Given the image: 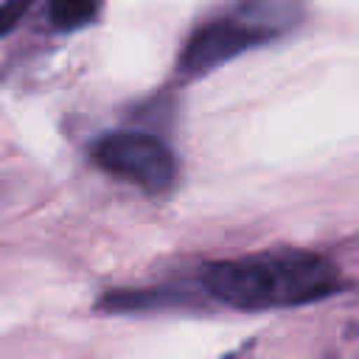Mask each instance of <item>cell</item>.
<instances>
[{
	"label": "cell",
	"instance_id": "cell-1",
	"mask_svg": "<svg viewBox=\"0 0 359 359\" xmlns=\"http://www.w3.org/2000/svg\"><path fill=\"white\" fill-rule=\"evenodd\" d=\"M202 283L216 300L241 311L303 306L342 289L337 266L303 250L216 261L205 266Z\"/></svg>",
	"mask_w": 359,
	"mask_h": 359
},
{
	"label": "cell",
	"instance_id": "cell-2",
	"mask_svg": "<svg viewBox=\"0 0 359 359\" xmlns=\"http://www.w3.org/2000/svg\"><path fill=\"white\" fill-rule=\"evenodd\" d=\"M93 157L101 168L123 177L143 191H165L177 177V160L171 149L146 132H112L93 146Z\"/></svg>",
	"mask_w": 359,
	"mask_h": 359
},
{
	"label": "cell",
	"instance_id": "cell-3",
	"mask_svg": "<svg viewBox=\"0 0 359 359\" xmlns=\"http://www.w3.org/2000/svg\"><path fill=\"white\" fill-rule=\"evenodd\" d=\"M272 34L252 25L250 20H244L241 14H230V17H219L205 22L202 28H196L191 34V39L185 42V48L180 50V73L182 76H205L210 70H216L219 65L230 62L233 56L258 48L264 42H269Z\"/></svg>",
	"mask_w": 359,
	"mask_h": 359
},
{
	"label": "cell",
	"instance_id": "cell-4",
	"mask_svg": "<svg viewBox=\"0 0 359 359\" xmlns=\"http://www.w3.org/2000/svg\"><path fill=\"white\" fill-rule=\"evenodd\" d=\"M50 22L59 31H76L95 20L98 0H48Z\"/></svg>",
	"mask_w": 359,
	"mask_h": 359
},
{
	"label": "cell",
	"instance_id": "cell-5",
	"mask_svg": "<svg viewBox=\"0 0 359 359\" xmlns=\"http://www.w3.org/2000/svg\"><path fill=\"white\" fill-rule=\"evenodd\" d=\"M31 3L34 0H6V3H0V36L8 34L25 17V11L31 8Z\"/></svg>",
	"mask_w": 359,
	"mask_h": 359
}]
</instances>
